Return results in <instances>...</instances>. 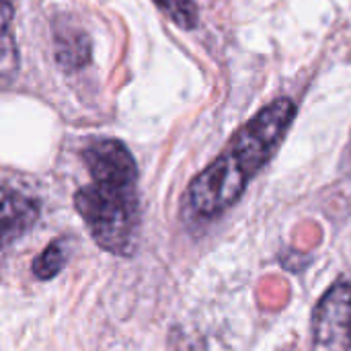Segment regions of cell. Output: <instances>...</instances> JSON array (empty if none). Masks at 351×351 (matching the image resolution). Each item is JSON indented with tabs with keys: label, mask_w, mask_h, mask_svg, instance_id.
Instances as JSON below:
<instances>
[{
	"label": "cell",
	"mask_w": 351,
	"mask_h": 351,
	"mask_svg": "<svg viewBox=\"0 0 351 351\" xmlns=\"http://www.w3.org/2000/svg\"><path fill=\"white\" fill-rule=\"evenodd\" d=\"M90 183L74 193V208L80 214L93 241L117 257L134 255L140 234L138 167L128 146L103 138L82 150Z\"/></svg>",
	"instance_id": "obj_1"
},
{
	"label": "cell",
	"mask_w": 351,
	"mask_h": 351,
	"mask_svg": "<svg viewBox=\"0 0 351 351\" xmlns=\"http://www.w3.org/2000/svg\"><path fill=\"white\" fill-rule=\"evenodd\" d=\"M296 117V103L282 97L247 121L228 148L187 187L185 206L195 218H216L234 206L251 179L274 158Z\"/></svg>",
	"instance_id": "obj_2"
},
{
	"label": "cell",
	"mask_w": 351,
	"mask_h": 351,
	"mask_svg": "<svg viewBox=\"0 0 351 351\" xmlns=\"http://www.w3.org/2000/svg\"><path fill=\"white\" fill-rule=\"evenodd\" d=\"M313 351H351V282H335L313 317Z\"/></svg>",
	"instance_id": "obj_3"
},
{
	"label": "cell",
	"mask_w": 351,
	"mask_h": 351,
	"mask_svg": "<svg viewBox=\"0 0 351 351\" xmlns=\"http://www.w3.org/2000/svg\"><path fill=\"white\" fill-rule=\"evenodd\" d=\"M39 204L19 191L0 187V249L21 241L37 222Z\"/></svg>",
	"instance_id": "obj_4"
},
{
	"label": "cell",
	"mask_w": 351,
	"mask_h": 351,
	"mask_svg": "<svg viewBox=\"0 0 351 351\" xmlns=\"http://www.w3.org/2000/svg\"><path fill=\"white\" fill-rule=\"evenodd\" d=\"M53 47L58 64L68 72L82 68L90 60V39L70 19H60L53 25Z\"/></svg>",
	"instance_id": "obj_5"
},
{
	"label": "cell",
	"mask_w": 351,
	"mask_h": 351,
	"mask_svg": "<svg viewBox=\"0 0 351 351\" xmlns=\"http://www.w3.org/2000/svg\"><path fill=\"white\" fill-rule=\"evenodd\" d=\"M19 72V49L12 33V4L0 0V86L14 80Z\"/></svg>",
	"instance_id": "obj_6"
},
{
	"label": "cell",
	"mask_w": 351,
	"mask_h": 351,
	"mask_svg": "<svg viewBox=\"0 0 351 351\" xmlns=\"http://www.w3.org/2000/svg\"><path fill=\"white\" fill-rule=\"evenodd\" d=\"M66 259H68L66 257V245H64L62 239H58V241L49 243L35 257V261L31 265V271H33V276L37 280H51V278H56L64 269Z\"/></svg>",
	"instance_id": "obj_7"
},
{
	"label": "cell",
	"mask_w": 351,
	"mask_h": 351,
	"mask_svg": "<svg viewBox=\"0 0 351 351\" xmlns=\"http://www.w3.org/2000/svg\"><path fill=\"white\" fill-rule=\"evenodd\" d=\"M177 27L193 29L197 27V6L193 0H152Z\"/></svg>",
	"instance_id": "obj_8"
},
{
	"label": "cell",
	"mask_w": 351,
	"mask_h": 351,
	"mask_svg": "<svg viewBox=\"0 0 351 351\" xmlns=\"http://www.w3.org/2000/svg\"><path fill=\"white\" fill-rule=\"evenodd\" d=\"M6 2H10V4H14V2H16V0H6Z\"/></svg>",
	"instance_id": "obj_9"
}]
</instances>
